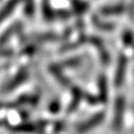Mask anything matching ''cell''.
<instances>
[{"label": "cell", "mask_w": 134, "mask_h": 134, "mask_svg": "<svg viewBox=\"0 0 134 134\" xmlns=\"http://www.w3.org/2000/svg\"><path fill=\"white\" fill-rule=\"evenodd\" d=\"M126 109V102L123 96L117 97L115 103V108H114V119L112 123L113 129L117 131L122 128L124 121V115H125Z\"/></svg>", "instance_id": "6da1fadb"}, {"label": "cell", "mask_w": 134, "mask_h": 134, "mask_svg": "<svg viewBox=\"0 0 134 134\" xmlns=\"http://www.w3.org/2000/svg\"><path fill=\"white\" fill-rule=\"evenodd\" d=\"M104 116L105 115L103 112L95 114L90 118H88V120L82 122L77 128H76V132L78 134H84L88 131H90V130H92L93 129L96 128V127H98L103 121Z\"/></svg>", "instance_id": "7a4b0ae2"}, {"label": "cell", "mask_w": 134, "mask_h": 134, "mask_svg": "<svg viewBox=\"0 0 134 134\" xmlns=\"http://www.w3.org/2000/svg\"><path fill=\"white\" fill-rule=\"evenodd\" d=\"M127 67H128V58L124 54H121L118 57L117 60L116 67L115 71V78H114V83L115 87L122 86L125 80V75L127 72Z\"/></svg>", "instance_id": "3957f363"}, {"label": "cell", "mask_w": 134, "mask_h": 134, "mask_svg": "<svg viewBox=\"0 0 134 134\" xmlns=\"http://www.w3.org/2000/svg\"><path fill=\"white\" fill-rule=\"evenodd\" d=\"M28 77V73L26 71V69H21L20 70L18 73L16 74L15 76H13L8 83L6 84V86L4 87V90L8 91H11L14 88H16L17 87H19L20 85L23 83L25 80Z\"/></svg>", "instance_id": "277c9868"}, {"label": "cell", "mask_w": 134, "mask_h": 134, "mask_svg": "<svg viewBox=\"0 0 134 134\" xmlns=\"http://www.w3.org/2000/svg\"><path fill=\"white\" fill-rule=\"evenodd\" d=\"M21 0H8L6 4L3 6L2 9H1V21H4L6 19H8V17H10L13 11L17 8V7L19 6Z\"/></svg>", "instance_id": "5b68a950"}, {"label": "cell", "mask_w": 134, "mask_h": 134, "mask_svg": "<svg viewBox=\"0 0 134 134\" xmlns=\"http://www.w3.org/2000/svg\"><path fill=\"white\" fill-rule=\"evenodd\" d=\"M125 11V7L121 4H115L105 6L100 9V14L103 16H117Z\"/></svg>", "instance_id": "8992f818"}, {"label": "cell", "mask_w": 134, "mask_h": 134, "mask_svg": "<svg viewBox=\"0 0 134 134\" xmlns=\"http://www.w3.org/2000/svg\"><path fill=\"white\" fill-rule=\"evenodd\" d=\"M92 23H93V24H94L97 28L100 29L102 31H113V29H114L113 23L103 21L95 16L92 17Z\"/></svg>", "instance_id": "52a82bcc"}, {"label": "cell", "mask_w": 134, "mask_h": 134, "mask_svg": "<svg viewBox=\"0 0 134 134\" xmlns=\"http://www.w3.org/2000/svg\"><path fill=\"white\" fill-rule=\"evenodd\" d=\"M42 11H43V16H44V18L47 21H50L55 16L53 14L52 8L50 6L49 0H43V3H42Z\"/></svg>", "instance_id": "ba28073f"}, {"label": "cell", "mask_w": 134, "mask_h": 134, "mask_svg": "<svg viewBox=\"0 0 134 134\" xmlns=\"http://www.w3.org/2000/svg\"><path fill=\"white\" fill-rule=\"evenodd\" d=\"M99 88H100V98L103 100H106L107 99V82L104 76H100L99 79Z\"/></svg>", "instance_id": "9c48e42d"}, {"label": "cell", "mask_w": 134, "mask_h": 134, "mask_svg": "<svg viewBox=\"0 0 134 134\" xmlns=\"http://www.w3.org/2000/svg\"><path fill=\"white\" fill-rule=\"evenodd\" d=\"M81 97H82V94H81V92H80L79 90H74L73 99H72L71 103H70V106H69V108H68L69 113H71L74 109H75L78 106V103H79V100H80V99H81Z\"/></svg>", "instance_id": "30bf717a"}, {"label": "cell", "mask_w": 134, "mask_h": 134, "mask_svg": "<svg viewBox=\"0 0 134 134\" xmlns=\"http://www.w3.org/2000/svg\"><path fill=\"white\" fill-rule=\"evenodd\" d=\"M17 28H18V25L17 24L11 25L10 27L8 28V29H7L6 31L2 34V37H1V43H2V45L5 44V42H7L10 38V36H12L13 34H14V32L17 30Z\"/></svg>", "instance_id": "8fae6325"}, {"label": "cell", "mask_w": 134, "mask_h": 134, "mask_svg": "<svg viewBox=\"0 0 134 134\" xmlns=\"http://www.w3.org/2000/svg\"><path fill=\"white\" fill-rule=\"evenodd\" d=\"M34 10H35L34 0H24V11L26 16L28 17L33 16Z\"/></svg>", "instance_id": "7c38bea8"}, {"label": "cell", "mask_w": 134, "mask_h": 134, "mask_svg": "<svg viewBox=\"0 0 134 134\" xmlns=\"http://www.w3.org/2000/svg\"><path fill=\"white\" fill-rule=\"evenodd\" d=\"M73 5H74V8H75V10L79 11V12H81V11L83 12V11L88 8V5H87L86 3H84L83 1H80V0H75V1H74Z\"/></svg>", "instance_id": "4fadbf2b"}, {"label": "cell", "mask_w": 134, "mask_h": 134, "mask_svg": "<svg viewBox=\"0 0 134 134\" xmlns=\"http://www.w3.org/2000/svg\"><path fill=\"white\" fill-rule=\"evenodd\" d=\"M123 40H124V42H125L126 46H127V45L130 46V44L133 43V40H134L133 34L130 31H126L123 35Z\"/></svg>", "instance_id": "5bb4252c"}, {"label": "cell", "mask_w": 134, "mask_h": 134, "mask_svg": "<svg viewBox=\"0 0 134 134\" xmlns=\"http://www.w3.org/2000/svg\"><path fill=\"white\" fill-rule=\"evenodd\" d=\"M80 62H81V58H80V57H75V58H71V59H69L68 61L64 62L63 65H64V66L68 65V66L73 67V66H75V65H78L80 63Z\"/></svg>", "instance_id": "9a60e30c"}, {"label": "cell", "mask_w": 134, "mask_h": 134, "mask_svg": "<svg viewBox=\"0 0 134 134\" xmlns=\"http://www.w3.org/2000/svg\"><path fill=\"white\" fill-rule=\"evenodd\" d=\"M58 14L59 15H57V16L62 18V19H66V18H68L70 16V13L66 10H60L58 12Z\"/></svg>", "instance_id": "2e32d148"}, {"label": "cell", "mask_w": 134, "mask_h": 134, "mask_svg": "<svg viewBox=\"0 0 134 134\" xmlns=\"http://www.w3.org/2000/svg\"><path fill=\"white\" fill-rule=\"evenodd\" d=\"M58 108H59L58 102H55V103H53V104L52 103L50 104V111H51V113H55V112L58 110Z\"/></svg>", "instance_id": "e0dca14e"}]
</instances>
